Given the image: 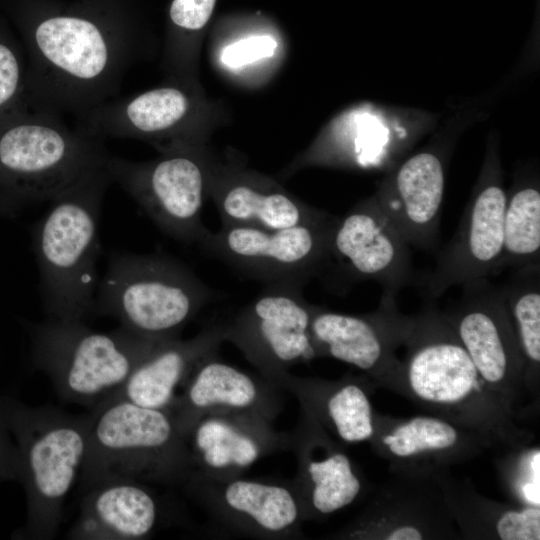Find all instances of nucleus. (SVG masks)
<instances>
[{
	"instance_id": "2",
	"label": "nucleus",
	"mask_w": 540,
	"mask_h": 540,
	"mask_svg": "<svg viewBox=\"0 0 540 540\" xmlns=\"http://www.w3.org/2000/svg\"><path fill=\"white\" fill-rule=\"evenodd\" d=\"M105 161L51 199L36 229L43 304L49 318L83 320L92 313L99 283L100 212L112 182Z\"/></svg>"
},
{
	"instance_id": "18",
	"label": "nucleus",
	"mask_w": 540,
	"mask_h": 540,
	"mask_svg": "<svg viewBox=\"0 0 540 540\" xmlns=\"http://www.w3.org/2000/svg\"><path fill=\"white\" fill-rule=\"evenodd\" d=\"M88 417L43 409L27 449V466L38 528L43 538L55 532L64 499L84 463Z\"/></svg>"
},
{
	"instance_id": "12",
	"label": "nucleus",
	"mask_w": 540,
	"mask_h": 540,
	"mask_svg": "<svg viewBox=\"0 0 540 540\" xmlns=\"http://www.w3.org/2000/svg\"><path fill=\"white\" fill-rule=\"evenodd\" d=\"M409 315L396 298L381 296L374 311L345 314L314 306L311 336L319 357H331L363 372L375 387L395 393L401 345Z\"/></svg>"
},
{
	"instance_id": "17",
	"label": "nucleus",
	"mask_w": 540,
	"mask_h": 540,
	"mask_svg": "<svg viewBox=\"0 0 540 540\" xmlns=\"http://www.w3.org/2000/svg\"><path fill=\"white\" fill-rule=\"evenodd\" d=\"M369 443L390 473L426 477L492 448L480 434L431 414L396 418L375 412Z\"/></svg>"
},
{
	"instance_id": "19",
	"label": "nucleus",
	"mask_w": 540,
	"mask_h": 540,
	"mask_svg": "<svg viewBox=\"0 0 540 540\" xmlns=\"http://www.w3.org/2000/svg\"><path fill=\"white\" fill-rule=\"evenodd\" d=\"M291 436L297 469L291 480L304 521L321 520L353 504L367 491V481L344 450L304 413Z\"/></svg>"
},
{
	"instance_id": "14",
	"label": "nucleus",
	"mask_w": 540,
	"mask_h": 540,
	"mask_svg": "<svg viewBox=\"0 0 540 540\" xmlns=\"http://www.w3.org/2000/svg\"><path fill=\"white\" fill-rule=\"evenodd\" d=\"M329 538L462 539L435 482L430 477L401 473H390L360 513Z\"/></svg>"
},
{
	"instance_id": "15",
	"label": "nucleus",
	"mask_w": 540,
	"mask_h": 540,
	"mask_svg": "<svg viewBox=\"0 0 540 540\" xmlns=\"http://www.w3.org/2000/svg\"><path fill=\"white\" fill-rule=\"evenodd\" d=\"M184 485L229 530L264 539L301 536L304 517L291 480L215 478L192 472Z\"/></svg>"
},
{
	"instance_id": "6",
	"label": "nucleus",
	"mask_w": 540,
	"mask_h": 540,
	"mask_svg": "<svg viewBox=\"0 0 540 540\" xmlns=\"http://www.w3.org/2000/svg\"><path fill=\"white\" fill-rule=\"evenodd\" d=\"M160 342L122 326L103 333L91 330L83 320L49 318L38 334V353L61 395L98 405L119 392L134 368Z\"/></svg>"
},
{
	"instance_id": "30",
	"label": "nucleus",
	"mask_w": 540,
	"mask_h": 540,
	"mask_svg": "<svg viewBox=\"0 0 540 540\" xmlns=\"http://www.w3.org/2000/svg\"><path fill=\"white\" fill-rule=\"evenodd\" d=\"M495 466L511 502L540 507V448L522 443L499 450Z\"/></svg>"
},
{
	"instance_id": "33",
	"label": "nucleus",
	"mask_w": 540,
	"mask_h": 540,
	"mask_svg": "<svg viewBox=\"0 0 540 540\" xmlns=\"http://www.w3.org/2000/svg\"><path fill=\"white\" fill-rule=\"evenodd\" d=\"M21 69L11 48L0 43V109L13 102L19 92Z\"/></svg>"
},
{
	"instance_id": "32",
	"label": "nucleus",
	"mask_w": 540,
	"mask_h": 540,
	"mask_svg": "<svg viewBox=\"0 0 540 540\" xmlns=\"http://www.w3.org/2000/svg\"><path fill=\"white\" fill-rule=\"evenodd\" d=\"M216 0H173L170 19L179 28L195 31L208 22Z\"/></svg>"
},
{
	"instance_id": "1",
	"label": "nucleus",
	"mask_w": 540,
	"mask_h": 540,
	"mask_svg": "<svg viewBox=\"0 0 540 540\" xmlns=\"http://www.w3.org/2000/svg\"><path fill=\"white\" fill-rule=\"evenodd\" d=\"M395 393L483 436L493 449L530 443L533 434L484 383L443 311L432 300L409 315Z\"/></svg>"
},
{
	"instance_id": "7",
	"label": "nucleus",
	"mask_w": 540,
	"mask_h": 540,
	"mask_svg": "<svg viewBox=\"0 0 540 540\" xmlns=\"http://www.w3.org/2000/svg\"><path fill=\"white\" fill-rule=\"evenodd\" d=\"M1 132L0 168L38 200L50 201L108 155L100 139L70 129L47 110Z\"/></svg>"
},
{
	"instance_id": "24",
	"label": "nucleus",
	"mask_w": 540,
	"mask_h": 540,
	"mask_svg": "<svg viewBox=\"0 0 540 540\" xmlns=\"http://www.w3.org/2000/svg\"><path fill=\"white\" fill-rule=\"evenodd\" d=\"M224 341L222 324L205 328L191 339L162 341L134 368L114 396L148 408L169 409L177 388L185 384L201 361L217 353Z\"/></svg>"
},
{
	"instance_id": "21",
	"label": "nucleus",
	"mask_w": 540,
	"mask_h": 540,
	"mask_svg": "<svg viewBox=\"0 0 540 540\" xmlns=\"http://www.w3.org/2000/svg\"><path fill=\"white\" fill-rule=\"evenodd\" d=\"M183 386L168 410L184 439L205 414L244 412L272 421L282 409L278 387L261 375L224 362L217 353L201 361Z\"/></svg>"
},
{
	"instance_id": "3",
	"label": "nucleus",
	"mask_w": 540,
	"mask_h": 540,
	"mask_svg": "<svg viewBox=\"0 0 540 540\" xmlns=\"http://www.w3.org/2000/svg\"><path fill=\"white\" fill-rule=\"evenodd\" d=\"M83 480L184 484L193 466L188 446L168 409L113 396L88 417Z\"/></svg>"
},
{
	"instance_id": "28",
	"label": "nucleus",
	"mask_w": 540,
	"mask_h": 540,
	"mask_svg": "<svg viewBox=\"0 0 540 540\" xmlns=\"http://www.w3.org/2000/svg\"><path fill=\"white\" fill-rule=\"evenodd\" d=\"M524 363V382L534 404L540 379V265L513 271L501 286Z\"/></svg>"
},
{
	"instance_id": "29",
	"label": "nucleus",
	"mask_w": 540,
	"mask_h": 540,
	"mask_svg": "<svg viewBox=\"0 0 540 540\" xmlns=\"http://www.w3.org/2000/svg\"><path fill=\"white\" fill-rule=\"evenodd\" d=\"M540 265V192L534 185L506 196L503 253L497 274Z\"/></svg>"
},
{
	"instance_id": "25",
	"label": "nucleus",
	"mask_w": 540,
	"mask_h": 540,
	"mask_svg": "<svg viewBox=\"0 0 540 540\" xmlns=\"http://www.w3.org/2000/svg\"><path fill=\"white\" fill-rule=\"evenodd\" d=\"M430 478L442 492L462 539H540V507L489 499L469 479L455 477L450 469L437 471Z\"/></svg>"
},
{
	"instance_id": "26",
	"label": "nucleus",
	"mask_w": 540,
	"mask_h": 540,
	"mask_svg": "<svg viewBox=\"0 0 540 540\" xmlns=\"http://www.w3.org/2000/svg\"><path fill=\"white\" fill-rule=\"evenodd\" d=\"M82 505L79 530L94 538L142 539L160 516L155 495L140 482L110 480L91 486Z\"/></svg>"
},
{
	"instance_id": "16",
	"label": "nucleus",
	"mask_w": 540,
	"mask_h": 540,
	"mask_svg": "<svg viewBox=\"0 0 540 540\" xmlns=\"http://www.w3.org/2000/svg\"><path fill=\"white\" fill-rule=\"evenodd\" d=\"M506 193L496 179L481 185L468 203L448 244L437 254L431 272L421 279L427 300L449 288L497 275L503 253Z\"/></svg>"
},
{
	"instance_id": "23",
	"label": "nucleus",
	"mask_w": 540,
	"mask_h": 540,
	"mask_svg": "<svg viewBox=\"0 0 540 540\" xmlns=\"http://www.w3.org/2000/svg\"><path fill=\"white\" fill-rule=\"evenodd\" d=\"M267 380L291 392L302 412L342 444L371 439L375 411L370 395L375 386L364 374H347L338 380H328L284 371Z\"/></svg>"
},
{
	"instance_id": "4",
	"label": "nucleus",
	"mask_w": 540,
	"mask_h": 540,
	"mask_svg": "<svg viewBox=\"0 0 540 540\" xmlns=\"http://www.w3.org/2000/svg\"><path fill=\"white\" fill-rule=\"evenodd\" d=\"M32 47L40 108L82 114L116 89L127 43L90 19L58 15L35 27Z\"/></svg>"
},
{
	"instance_id": "9",
	"label": "nucleus",
	"mask_w": 540,
	"mask_h": 540,
	"mask_svg": "<svg viewBox=\"0 0 540 540\" xmlns=\"http://www.w3.org/2000/svg\"><path fill=\"white\" fill-rule=\"evenodd\" d=\"M443 312L481 379L523 419L529 410L524 363L501 287L488 277L467 281L456 303Z\"/></svg>"
},
{
	"instance_id": "13",
	"label": "nucleus",
	"mask_w": 540,
	"mask_h": 540,
	"mask_svg": "<svg viewBox=\"0 0 540 540\" xmlns=\"http://www.w3.org/2000/svg\"><path fill=\"white\" fill-rule=\"evenodd\" d=\"M333 263L345 281H374L384 297L396 298L415 280L410 245L375 197L337 216L329 266Z\"/></svg>"
},
{
	"instance_id": "5",
	"label": "nucleus",
	"mask_w": 540,
	"mask_h": 540,
	"mask_svg": "<svg viewBox=\"0 0 540 540\" xmlns=\"http://www.w3.org/2000/svg\"><path fill=\"white\" fill-rule=\"evenodd\" d=\"M213 296L191 270L169 257L115 253L98 283L92 313L112 316L138 336L164 341L177 338Z\"/></svg>"
},
{
	"instance_id": "22",
	"label": "nucleus",
	"mask_w": 540,
	"mask_h": 540,
	"mask_svg": "<svg viewBox=\"0 0 540 540\" xmlns=\"http://www.w3.org/2000/svg\"><path fill=\"white\" fill-rule=\"evenodd\" d=\"M444 183L440 157L420 152L407 159L375 197L410 246L436 251Z\"/></svg>"
},
{
	"instance_id": "27",
	"label": "nucleus",
	"mask_w": 540,
	"mask_h": 540,
	"mask_svg": "<svg viewBox=\"0 0 540 540\" xmlns=\"http://www.w3.org/2000/svg\"><path fill=\"white\" fill-rule=\"evenodd\" d=\"M213 195L222 226L284 229L319 221L330 213L313 208L278 187L254 179H228Z\"/></svg>"
},
{
	"instance_id": "31",
	"label": "nucleus",
	"mask_w": 540,
	"mask_h": 540,
	"mask_svg": "<svg viewBox=\"0 0 540 540\" xmlns=\"http://www.w3.org/2000/svg\"><path fill=\"white\" fill-rule=\"evenodd\" d=\"M276 47L277 42L270 35L250 36L226 46L221 60L229 67H241L271 57Z\"/></svg>"
},
{
	"instance_id": "8",
	"label": "nucleus",
	"mask_w": 540,
	"mask_h": 540,
	"mask_svg": "<svg viewBox=\"0 0 540 540\" xmlns=\"http://www.w3.org/2000/svg\"><path fill=\"white\" fill-rule=\"evenodd\" d=\"M337 216L284 229L222 226L199 244L239 272L268 284L306 283L329 267Z\"/></svg>"
},
{
	"instance_id": "10",
	"label": "nucleus",
	"mask_w": 540,
	"mask_h": 540,
	"mask_svg": "<svg viewBox=\"0 0 540 540\" xmlns=\"http://www.w3.org/2000/svg\"><path fill=\"white\" fill-rule=\"evenodd\" d=\"M299 283L268 284L232 319L222 324L233 343L266 379L317 358L311 336L314 304Z\"/></svg>"
},
{
	"instance_id": "20",
	"label": "nucleus",
	"mask_w": 540,
	"mask_h": 540,
	"mask_svg": "<svg viewBox=\"0 0 540 540\" xmlns=\"http://www.w3.org/2000/svg\"><path fill=\"white\" fill-rule=\"evenodd\" d=\"M185 441L192 472L215 478L242 475L260 458L291 446V436L276 431L271 420L244 412L205 414Z\"/></svg>"
},
{
	"instance_id": "11",
	"label": "nucleus",
	"mask_w": 540,
	"mask_h": 540,
	"mask_svg": "<svg viewBox=\"0 0 540 540\" xmlns=\"http://www.w3.org/2000/svg\"><path fill=\"white\" fill-rule=\"evenodd\" d=\"M105 166L161 231L182 242L201 241L208 231L201 219L207 177L197 157L181 151L135 163L108 154Z\"/></svg>"
}]
</instances>
